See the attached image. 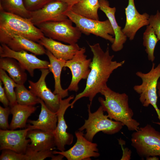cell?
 I'll return each mask as SVG.
<instances>
[{"mask_svg":"<svg viewBox=\"0 0 160 160\" xmlns=\"http://www.w3.org/2000/svg\"><path fill=\"white\" fill-rule=\"evenodd\" d=\"M0 79L4 84L5 93L9 101V107H11L17 103L14 88L18 84L7 75L5 71L1 69H0Z\"/></svg>","mask_w":160,"mask_h":160,"instance_id":"obj_29","label":"cell"},{"mask_svg":"<svg viewBox=\"0 0 160 160\" xmlns=\"http://www.w3.org/2000/svg\"><path fill=\"white\" fill-rule=\"evenodd\" d=\"M74 98L71 95L60 102L59 108L56 113L57 121L56 127L53 132L56 146L60 151H65L66 145H71L73 141V135L66 132L68 126L64 119V115L67 108L71 106L70 101Z\"/></svg>","mask_w":160,"mask_h":160,"instance_id":"obj_14","label":"cell"},{"mask_svg":"<svg viewBox=\"0 0 160 160\" xmlns=\"http://www.w3.org/2000/svg\"><path fill=\"white\" fill-rule=\"evenodd\" d=\"M100 9L99 0H81L70 9L75 13L95 20H99L98 10Z\"/></svg>","mask_w":160,"mask_h":160,"instance_id":"obj_25","label":"cell"},{"mask_svg":"<svg viewBox=\"0 0 160 160\" xmlns=\"http://www.w3.org/2000/svg\"><path fill=\"white\" fill-rule=\"evenodd\" d=\"M10 113L9 106L3 107L0 106V128L3 130L9 129V125L8 123V118Z\"/></svg>","mask_w":160,"mask_h":160,"instance_id":"obj_33","label":"cell"},{"mask_svg":"<svg viewBox=\"0 0 160 160\" xmlns=\"http://www.w3.org/2000/svg\"><path fill=\"white\" fill-rule=\"evenodd\" d=\"M30 129L19 130L0 129V150L9 149L17 153L25 154L30 139H27L28 131Z\"/></svg>","mask_w":160,"mask_h":160,"instance_id":"obj_15","label":"cell"},{"mask_svg":"<svg viewBox=\"0 0 160 160\" xmlns=\"http://www.w3.org/2000/svg\"><path fill=\"white\" fill-rule=\"evenodd\" d=\"M91 106L90 104L88 105V119L85 120L84 124L78 129L80 131L85 130L84 136L87 140L92 142L95 135L100 132L111 135L121 130L124 126L123 124L113 121L109 118L107 115H104V111L101 106L93 113L91 111Z\"/></svg>","mask_w":160,"mask_h":160,"instance_id":"obj_5","label":"cell"},{"mask_svg":"<svg viewBox=\"0 0 160 160\" xmlns=\"http://www.w3.org/2000/svg\"><path fill=\"white\" fill-rule=\"evenodd\" d=\"M147 160H159V158L157 156H152L148 157L145 158Z\"/></svg>","mask_w":160,"mask_h":160,"instance_id":"obj_39","label":"cell"},{"mask_svg":"<svg viewBox=\"0 0 160 160\" xmlns=\"http://www.w3.org/2000/svg\"><path fill=\"white\" fill-rule=\"evenodd\" d=\"M58 155L57 156H54L51 158L52 160H62L64 156L60 154H58Z\"/></svg>","mask_w":160,"mask_h":160,"instance_id":"obj_38","label":"cell"},{"mask_svg":"<svg viewBox=\"0 0 160 160\" xmlns=\"http://www.w3.org/2000/svg\"><path fill=\"white\" fill-rule=\"evenodd\" d=\"M0 42L15 51H29L36 55H43L46 53V50L43 46L20 35H14L5 37L0 39Z\"/></svg>","mask_w":160,"mask_h":160,"instance_id":"obj_17","label":"cell"},{"mask_svg":"<svg viewBox=\"0 0 160 160\" xmlns=\"http://www.w3.org/2000/svg\"><path fill=\"white\" fill-rule=\"evenodd\" d=\"M81 0H57V1L62 2L67 4L69 7V9H70L73 5Z\"/></svg>","mask_w":160,"mask_h":160,"instance_id":"obj_37","label":"cell"},{"mask_svg":"<svg viewBox=\"0 0 160 160\" xmlns=\"http://www.w3.org/2000/svg\"><path fill=\"white\" fill-rule=\"evenodd\" d=\"M99 3L100 9L108 18L114 31L115 40L111 46V49L114 52L119 51L123 48L127 37L123 33L121 27L119 26L116 21L115 17L116 8L110 7L107 0H99Z\"/></svg>","mask_w":160,"mask_h":160,"instance_id":"obj_19","label":"cell"},{"mask_svg":"<svg viewBox=\"0 0 160 160\" xmlns=\"http://www.w3.org/2000/svg\"><path fill=\"white\" fill-rule=\"evenodd\" d=\"M27 138H29L31 142L28 146L35 151H52L56 146L53 132L30 130Z\"/></svg>","mask_w":160,"mask_h":160,"instance_id":"obj_21","label":"cell"},{"mask_svg":"<svg viewBox=\"0 0 160 160\" xmlns=\"http://www.w3.org/2000/svg\"><path fill=\"white\" fill-rule=\"evenodd\" d=\"M38 42L55 57L65 61L72 59L81 48L77 43L66 45L45 36Z\"/></svg>","mask_w":160,"mask_h":160,"instance_id":"obj_18","label":"cell"},{"mask_svg":"<svg viewBox=\"0 0 160 160\" xmlns=\"http://www.w3.org/2000/svg\"><path fill=\"white\" fill-rule=\"evenodd\" d=\"M100 93L105 99L100 97L99 102L109 118L121 122L129 131H135L139 128L140 124L133 118L134 113L129 106V97L126 93L114 92L107 86Z\"/></svg>","mask_w":160,"mask_h":160,"instance_id":"obj_2","label":"cell"},{"mask_svg":"<svg viewBox=\"0 0 160 160\" xmlns=\"http://www.w3.org/2000/svg\"><path fill=\"white\" fill-rule=\"evenodd\" d=\"M81 32L86 35L90 34L109 41L112 44L115 40L114 33L108 19L104 21L95 20L77 14L71 9L64 13Z\"/></svg>","mask_w":160,"mask_h":160,"instance_id":"obj_7","label":"cell"},{"mask_svg":"<svg viewBox=\"0 0 160 160\" xmlns=\"http://www.w3.org/2000/svg\"><path fill=\"white\" fill-rule=\"evenodd\" d=\"M0 69L8 73L9 77L18 84H24L27 79L25 70L15 59L9 57H1Z\"/></svg>","mask_w":160,"mask_h":160,"instance_id":"obj_23","label":"cell"},{"mask_svg":"<svg viewBox=\"0 0 160 160\" xmlns=\"http://www.w3.org/2000/svg\"><path fill=\"white\" fill-rule=\"evenodd\" d=\"M69 18L60 21H49L36 26L47 37L68 43H77L82 33Z\"/></svg>","mask_w":160,"mask_h":160,"instance_id":"obj_8","label":"cell"},{"mask_svg":"<svg viewBox=\"0 0 160 160\" xmlns=\"http://www.w3.org/2000/svg\"><path fill=\"white\" fill-rule=\"evenodd\" d=\"M68 9L67 4L56 0L40 9L30 11L29 19L36 26L47 22L63 21L68 18L64 13Z\"/></svg>","mask_w":160,"mask_h":160,"instance_id":"obj_11","label":"cell"},{"mask_svg":"<svg viewBox=\"0 0 160 160\" xmlns=\"http://www.w3.org/2000/svg\"><path fill=\"white\" fill-rule=\"evenodd\" d=\"M0 56L15 59L31 77L34 76L35 70L48 69L49 64V62L40 59L35 55L29 54L26 51L13 50L5 44H1L0 46Z\"/></svg>","mask_w":160,"mask_h":160,"instance_id":"obj_12","label":"cell"},{"mask_svg":"<svg viewBox=\"0 0 160 160\" xmlns=\"http://www.w3.org/2000/svg\"><path fill=\"white\" fill-rule=\"evenodd\" d=\"M0 10L29 18L30 11L25 8L23 0H0Z\"/></svg>","mask_w":160,"mask_h":160,"instance_id":"obj_26","label":"cell"},{"mask_svg":"<svg viewBox=\"0 0 160 160\" xmlns=\"http://www.w3.org/2000/svg\"><path fill=\"white\" fill-rule=\"evenodd\" d=\"M14 35L36 42L44 36L29 18L0 10V39Z\"/></svg>","mask_w":160,"mask_h":160,"instance_id":"obj_3","label":"cell"},{"mask_svg":"<svg viewBox=\"0 0 160 160\" xmlns=\"http://www.w3.org/2000/svg\"><path fill=\"white\" fill-rule=\"evenodd\" d=\"M89 45L93 54L90 71L84 89L76 95L71 103V108L76 101L83 97H88L91 105L95 96L107 86V83L113 71L122 66L125 62L124 60L120 62L113 61L114 55H110L108 46L104 52L98 43Z\"/></svg>","mask_w":160,"mask_h":160,"instance_id":"obj_1","label":"cell"},{"mask_svg":"<svg viewBox=\"0 0 160 160\" xmlns=\"http://www.w3.org/2000/svg\"><path fill=\"white\" fill-rule=\"evenodd\" d=\"M143 45L145 47L149 60L153 62L155 59L154 51L156 44L159 40L153 28L149 25L147 26L143 35Z\"/></svg>","mask_w":160,"mask_h":160,"instance_id":"obj_28","label":"cell"},{"mask_svg":"<svg viewBox=\"0 0 160 160\" xmlns=\"http://www.w3.org/2000/svg\"><path fill=\"white\" fill-rule=\"evenodd\" d=\"M10 113L12 115L9 125V129L26 127L28 118L36 111L37 107L18 103L10 107Z\"/></svg>","mask_w":160,"mask_h":160,"instance_id":"obj_24","label":"cell"},{"mask_svg":"<svg viewBox=\"0 0 160 160\" xmlns=\"http://www.w3.org/2000/svg\"></svg>","mask_w":160,"mask_h":160,"instance_id":"obj_41","label":"cell"},{"mask_svg":"<svg viewBox=\"0 0 160 160\" xmlns=\"http://www.w3.org/2000/svg\"><path fill=\"white\" fill-rule=\"evenodd\" d=\"M25 154L27 160H43L47 158H52L54 155L52 151H36L33 150L28 146Z\"/></svg>","mask_w":160,"mask_h":160,"instance_id":"obj_30","label":"cell"},{"mask_svg":"<svg viewBox=\"0 0 160 160\" xmlns=\"http://www.w3.org/2000/svg\"><path fill=\"white\" fill-rule=\"evenodd\" d=\"M119 144L121 146L123 151V154L121 160H129L131 159V151L127 148H124L123 145L125 142L121 138L118 140Z\"/></svg>","mask_w":160,"mask_h":160,"instance_id":"obj_36","label":"cell"},{"mask_svg":"<svg viewBox=\"0 0 160 160\" xmlns=\"http://www.w3.org/2000/svg\"><path fill=\"white\" fill-rule=\"evenodd\" d=\"M49 58V64L48 69L53 74L55 80V89L53 93L60 95L62 98L68 96V90L63 89L61 85L60 76L63 68L64 67L65 60L55 57L49 51L46 50L45 54Z\"/></svg>","mask_w":160,"mask_h":160,"instance_id":"obj_22","label":"cell"},{"mask_svg":"<svg viewBox=\"0 0 160 160\" xmlns=\"http://www.w3.org/2000/svg\"><path fill=\"white\" fill-rule=\"evenodd\" d=\"M57 0H23L25 8L29 11L40 9L49 3Z\"/></svg>","mask_w":160,"mask_h":160,"instance_id":"obj_31","label":"cell"},{"mask_svg":"<svg viewBox=\"0 0 160 160\" xmlns=\"http://www.w3.org/2000/svg\"><path fill=\"white\" fill-rule=\"evenodd\" d=\"M136 75L142 80L141 84L135 85L134 90L140 95L139 100L145 107L151 105L155 110L159 120V122H154L160 126V110L157 105V85L160 78V63L155 67V63H153L151 68L147 73L137 71Z\"/></svg>","mask_w":160,"mask_h":160,"instance_id":"obj_4","label":"cell"},{"mask_svg":"<svg viewBox=\"0 0 160 160\" xmlns=\"http://www.w3.org/2000/svg\"><path fill=\"white\" fill-rule=\"evenodd\" d=\"M125 13L126 23L122 31L127 37L132 40L140 28L149 25L150 16L146 13L140 14L136 9L134 0H128V5L125 8Z\"/></svg>","mask_w":160,"mask_h":160,"instance_id":"obj_16","label":"cell"},{"mask_svg":"<svg viewBox=\"0 0 160 160\" xmlns=\"http://www.w3.org/2000/svg\"><path fill=\"white\" fill-rule=\"evenodd\" d=\"M40 70L41 75L37 81H28L29 89L36 96L43 100L50 110L56 113L60 107L61 99L62 98L59 95L54 94L47 86L45 79L50 72L49 70L43 68Z\"/></svg>","mask_w":160,"mask_h":160,"instance_id":"obj_13","label":"cell"},{"mask_svg":"<svg viewBox=\"0 0 160 160\" xmlns=\"http://www.w3.org/2000/svg\"><path fill=\"white\" fill-rule=\"evenodd\" d=\"M85 52V47L81 48L72 59L66 61L64 67L69 68L72 74L71 80L67 88L68 91H78L79 81L87 79L90 72L92 60L87 58Z\"/></svg>","mask_w":160,"mask_h":160,"instance_id":"obj_10","label":"cell"},{"mask_svg":"<svg viewBox=\"0 0 160 160\" xmlns=\"http://www.w3.org/2000/svg\"><path fill=\"white\" fill-rule=\"evenodd\" d=\"M157 89L158 90V94L159 96L160 97V81H158L157 85Z\"/></svg>","mask_w":160,"mask_h":160,"instance_id":"obj_40","label":"cell"},{"mask_svg":"<svg viewBox=\"0 0 160 160\" xmlns=\"http://www.w3.org/2000/svg\"><path fill=\"white\" fill-rule=\"evenodd\" d=\"M40 104L41 105V110L38 119L36 120H28L27 122L29 124L27 125L26 127L29 128L30 130L38 129L53 132L57 125V113L50 110L40 98Z\"/></svg>","mask_w":160,"mask_h":160,"instance_id":"obj_20","label":"cell"},{"mask_svg":"<svg viewBox=\"0 0 160 160\" xmlns=\"http://www.w3.org/2000/svg\"><path fill=\"white\" fill-rule=\"evenodd\" d=\"M75 134L76 141L71 148L66 151H53V154H61L68 160H89L99 156L97 144L87 140L83 131H76Z\"/></svg>","mask_w":160,"mask_h":160,"instance_id":"obj_9","label":"cell"},{"mask_svg":"<svg viewBox=\"0 0 160 160\" xmlns=\"http://www.w3.org/2000/svg\"><path fill=\"white\" fill-rule=\"evenodd\" d=\"M0 160H27V157L25 154L19 153L9 149H4L2 150Z\"/></svg>","mask_w":160,"mask_h":160,"instance_id":"obj_32","label":"cell"},{"mask_svg":"<svg viewBox=\"0 0 160 160\" xmlns=\"http://www.w3.org/2000/svg\"><path fill=\"white\" fill-rule=\"evenodd\" d=\"M131 145L142 159L160 156V132L147 124L131 135Z\"/></svg>","mask_w":160,"mask_h":160,"instance_id":"obj_6","label":"cell"},{"mask_svg":"<svg viewBox=\"0 0 160 160\" xmlns=\"http://www.w3.org/2000/svg\"><path fill=\"white\" fill-rule=\"evenodd\" d=\"M149 25L153 29L159 40H160V12L157 10L155 15L150 16Z\"/></svg>","mask_w":160,"mask_h":160,"instance_id":"obj_34","label":"cell"},{"mask_svg":"<svg viewBox=\"0 0 160 160\" xmlns=\"http://www.w3.org/2000/svg\"><path fill=\"white\" fill-rule=\"evenodd\" d=\"M16 100L18 104L34 106L40 103V98L36 96L30 90L27 89L24 84H17L15 89Z\"/></svg>","mask_w":160,"mask_h":160,"instance_id":"obj_27","label":"cell"},{"mask_svg":"<svg viewBox=\"0 0 160 160\" xmlns=\"http://www.w3.org/2000/svg\"><path fill=\"white\" fill-rule=\"evenodd\" d=\"M2 83L0 80V101L4 107H8L9 106L10 103L4 87H2Z\"/></svg>","mask_w":160,"mask_h":160,"instance_id":"obj_35","label":"cell"}]
</instances>
